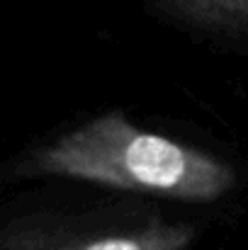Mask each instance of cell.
<instances>
[{"label":"cell","mask_w":248,"mask_h":250,"mask_svg":"<svg viewBox=\"0 0 248 250\" xmlns=\"http://www.w3.org/2000/svg\"><path fill=\"white\" fill-rule=\"evenodd\" d=\"M27 182H71L175 207H214L241 192L244 175L231 158L146 129L112 107L49 129L0 161V187Z\"/></svg>","instance_id":"1"},{"label":"cell","mask_w":248,"mask_h":250,"mask_svg":"<svg viewBox=\"0 0 248 250\" xmlns=\"http://www.w3.org/2000/svg\"><path fill=\"white\" fill-rule=\"evenodd\" d=\"M202 224L156 199L71 182L0 197V250H192Z\"/></svg>","instance_id":"2"},{"label":"cell","mask_w":248,"mask_h":250,"mask_svg":"<svg viewBox=\"0 0 248 250\" xmlns=\"http://www.w3.org/2000/svg\"><path fill=\"white\" fill-rule=\"evenodd\" d=\"M144 12L214 51L248 56V0H139Z\"/></svg>","instance_id":"3"},{"label":"cell","mask_w":248,"mask_h":250,"mask_svg":"<svg viewBox=\"0 0 248 250\" xmlns=\"http://www.w3.org/2000/svg\"><path fill=\"white\" fill-rule=\"evenodd\" d=\"M219 250H222V248H219Z\"/></svg>","instance_id":"4"}]
</instances>
